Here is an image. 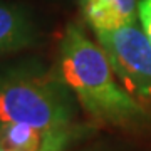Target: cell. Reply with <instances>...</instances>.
<instances>
[{"instance_id":"cell-1","label":"cell","mask_w":151,"mask_h":151,"mask_svg":"<svg viewBox=\"0 0 151 151\" xmlns=\"http://www.w3.org/2000/svg\"><path fill=\"white\" fill-rule=\"evenodd\" d=\"M55 67L94 123L131 131L151 124V109L119 86L106 52L82 25L70 22L64 29Z\"/></svg>"},{"instance_id":"cell-2","label":"cell","mask_w":151,"mask_h":151,"mask_svg":"<svg viewBox=\"0 0 151 151\" xmlns=\"http://www.w3.org/2000/svg\"><path fill=\"white\" fill-rule=\"evenodd\" d=\"M76 106L57 67L24 62L0 70V128L64 129L76 124Z\"/></svg>"},{"instance_id":"cell-3","label":"cell","mask_w":151,"mask_h":151,"mask_svg":"<svg viewBox=\"0 0 151 151\" xmlns=\"http://www.w3.org/2000/svg\"><path fill=\"white\" fill-rule=\"evenodd\" d=\"M94 34L119 84L134 99L151 108V40L143 27L133 22Z\"/></svg>"},{"instance_id":"cell-4","label":"cell","mask_w":151,"mask_h":151,"mask_svg":"<svg viewBox=\"0 0 151 151\" xmlns=\"http://www.w3.org/2000/svg\"><path fill=\"white\" fill-rule=\"evenodd\" d=\"M39 30L22 7L0 0V59L34 47Z\"/></svg>"},{"instance_id":"cell-5","label":"cell","mask_w":151,"mask_h":151,"mask_svg":"<svg viewBox=\"0 0 151 151\" xmlns=\"http://www.w3.org/2000/svg\"><path fill=\"white\" fill-rule=\"evenodd\" d=\"M84 20L97 30H113L136 22V0H79Z\"/></svg>"},{"instance_id":"cell-6","label":"cell","mask_w":151,"mask_h":151,"mask_svg":"<svg viewBox=\"0 0 151 151\" xmlns=\"http://www.w3.org/2000/svg\"><path fill=\"white\" fill-rule=\"evenodd\" d=\"M81 134V129L77 126H69V128H64V129L55 131L54 134L50 136V139L44 145V148H40L39 151H65L67 146L76 139L79 138ZM0 151H5V150H0Z\"/></svg>"},{"instance_id":"cell-7","label":"cell","mask_w":151,"mask_h":151,"mask_svg":"<svg viewBox=\"0 0 151 151\" xmlns=\"http://www.w3.org/2000/svg\"><path fill=\"white\" fill-rule=\"evenodd\" d=\"M138 17L141 27L151 40V0H139L138 4Z\"/></svg>"}]
</instances>
